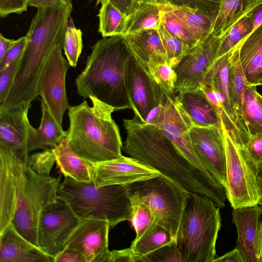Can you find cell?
Listing matches in <instances>:
<instances>
[{
	"instance_id": "5b68a950",
	"label": "cell",
	"mask_w": 262,
	"mask_h": 262,
	"mask_svg": "<svg viewBox=\"0 0 262 262\" xmlns=\"http://www.w3.org/2000/svg\"><path fill=\"white\" fill-rule=\"evenodd\" d=\"M220 208L206 195L189 192L176 238L184 262H213L221 229Z\"/></svg>"
},
{
	"instance_id": "8fae6325",
	"label": "cell",
	"mask_w": 262,
	"mask_h": 262,
	"mask_svg": "<svg viewBox=\"0 0 262 262\" xmlns=\"http://www.w3.org/2000/svg\"><path fill=\"white\" fill-rule=\"evenodd\" d=\"M80 221L69 206L58 199L56 202L46 207L40 215L38 247L54 259L66 248Z\"/></svg>"
},
{
	"instance_id": "9c48e42d",
	"label": "cell",
	"mask_w": 262,
	"mask_h": 262,
	"mask_svg": "<svg viewBox=\"0 0 262 262\" xmlns=\"http://www.w3.org/2000/svg\"><path fill=\"white\" fill-rule=\"evenodd\" d=\"M226 156V193L233 209L262 205V189L257 169L222 120Z\"/></svg>"
},
{
	"instance_id": "8d00e7d4",
	"label": "cell",
	"mask_w": 262,
	"mask_h": 262,
	"mask_svg": "<svg viewBox=\"0 0 262 262\" xmlns=\"http://www.w3.org/2000/svg\"><path fill=\"white\" fill-rule=\"evenodd\" d=\"M158 31L166 52L167 63L174 68L192 47L169 33L161 24Z\"/></svg>"
},
{
	"instance_id": "f6af8a7d",
	"label": "cell",
	"mask_w": 262,
	"mask_h": 262,
	"mask_svg": "<svg viewBox=\"0 0 262 262\" xmlns=\"http://www.w3.org/2000/svg\"><path fill=\"white\" fill-rule=\"evenodd\" d=\"M241 146L258 170L262 166V134L249 137Z\"/></svg>"
},
{
	"instance_id": "5bb4252c",
	"label": "cell",
	"mask_w": 262,
	"mask_h": 262,
	"mask_svg": "<svg viewBox=\"0 0 262 262\" xmlns=\"http://www.w3.org/2000/svg\"><path fill=\"white\" fill-rule=\"evenodd\" d=\"M27 166L28 163L0 141V231L13 220Z\"/></svg>"
},
{
	"instance_id": "603a6c76",
	"label": "cell",
	"mask_w": 262,
	"mask_h": 262,
	"mask_svg": "<svg viewBox=\"0 0 262 262\" xmlns=\"http://www.w3.org/2000/svg\"><path fill=\"white\" fill-rule=\"evenodd\" d=\"M247 84L262 81V21L236 46Z\"/></svg>"
},
{
	"instance_id": "7bdbcfd3",
	"label": "cell",
	"mask_w": 262,
	"mask_h": 262,
	"mask_svg": "<svg viewBox=\"0 0 262 262\" xmlns=\"http://www.w3.org/2000/svg\"><path fill=\"white\" fill-rule=\"evenodd\" d=\"M55 163V158L52 149H46L29 156L28 164L37 173L49 176Z\"/></svg>"
},
{
	"instance_id": "ac0fdd59",
	"label": "cell",
	"mask_w": 262,
	"mask_h": 262,
	"mask_svg": "<svg viewBox=\"0 0 262 262\" xmlns=\"http://www.w3.org/2000/svg\"><path fill=\"white\" fill-rule=\"evenodd\" d=\"M110 228L107 221L82 220L70 237L66 247L79 251L84 256L86 262H106L110 252L108 249Z\"/></svg>"
},
{
	"instance_id": "db71d44e",
	"label": "cell",
	"mask_w": 262,
	"mask_h": 262,
	"mask_svg": "<svg viewBox=\"0 0 262 262\" xmlns=\"http://www.w3.org/2000/svg\"><path fill=\"white\" fill-rule=\"evenodd\" d=\"M61 0H29V6L38 8L52 6Z\"/></svg>"
},
{
	"instance_id": "91938a15",
	"label": "cell",
	"mask_w": 262,
	"mask_h": 262,
	"mask_svg": "<svg viewBox=\"0 0 262 262\" xmlns=\"http://www.w3.org/2000/svg\"><path fill=\"white\" fill-rule=\"evenodd\" d=\"M258 85H262V81L258 82L257 86Z\"/></svg>"
},
{
	"instance_id": "44dd1931",
	"label": "cell",
	"mask_w": 262,
	"mask_h": 262,
	"mask_svg": "<svg viewBox=\"0 0 262 262\" xmlns=\"http://www.w3.org/2000/svg\"><path fill=\"white\" fill-rule=\"evenodd\" d=\"M31 107L24 106L0 111V141L9 146L16 155L28 163V139L31 125L28 118Z\"/></svg>"
},
{
	"instance_id": "681fc988",
	"label": "cell",
	"mask_w": 262,
	"mask_h": 262,
	"mask_svg": "<svg viewBox=\"0 0 262 262\" xmlns=\"http://www.w3.org/2000/svg\"><path fill=\"white\" fill-rule=\"evenodd\" d=\"M54 262H86V260L79 251L66 247L54 257Z\"/></svg>"
},
{
	"instance_id": "f546056e",
	"label": "cell",
	"mask_w": 262,
	"mask_h": 262,
	"mask_svg": "<svg viewBox=\"0 0 262 262\" xmlns=\"http://www.w3.org/2000/svg\"><path fill=\"white\" fill-rule=\"evenodd\" d=\"M165 10V6L163 5L137 2L131 14L127 16L124 35L146 29H158L162 13Z\"/></svg>"
},
{
	"instance_id": "e575fe53",
	"label": "cell",
	"mask_w": 262,
	"mask_h": 262,
	"mask_svg": "<svg viewBox=\"0 0 262 262\" xmlns=\"http://www.w3.org/2000/svg\"><path fill=\"white\" fill-rule=\"evenodd\" d=\"M254 19V10L243 17L221 38L217 59L230 51L252 32Z\"/></svg>"
},
{
	"instance_id": "d6986e66",
	"label": "cell",
	"mask_w": 262,
	"mask_h": 262,
	"mask_svg": "<svg viewBox=\"0 0 262 262\" xmlns=\"http://www.w3.org/2000/svg\"><path fill=\"white\" fill-rule=\"evenodd\" d=\"M261 215L260 205L233 209L232 212V223L237 232L236 247L246 262H259Z\"/></svg>"
},
{
	"instance_id": "6f0895ef",
	"label": "cell",
	"mask_w": 262,
	"mask_h": 262,
	"mask_svg": "<svg viewBox=\"0 0 262 262\" xmlns=\"http://www.w3.org/2000/svg\"><path fill=\"white\" fill-rule=\"evenodd\" d=\"M257 97L258 98V101L262 106V95H261L258 92L256 93Z\"/></svg>"
},
{
	"instance_id": "d4e9b609",
	"label": "cell",
	"mask_w": 262,
	"mask_h": 262,
	"mask_svg": "<svg viewBox=\"0 0 262 262\" xmlns=\"http://www.w3.org/2000/svg\"><path fill=\"white\" fill-rule=\"evenodd\" d=\"M41 119L38 128L32 125L29 130L28 150L52 149L67 135L54 118L45 102L41 100Z\"/></svg>"
},
{
	"instance_id": "6da1fadb",
	"label": "cell",
	"mask_w": 262,
	"mask_h": 262,
	"mask_svg": "<svg viewBox=\"0 0 262 262\" xmlns=\"http://www.w3.org/2000/svg\"><path fill=\"white\" fill-rule=\"evenodd\" d=\"M127 133L123 150L157 170L188 192L206 195L220 208L227 200L225 188L208 172L193 165L156 125L136 117L124 119Z\"/></svg>"
},
{
	"instance_id": "3957f363",
	"label": "cell",
	"mask_w": 262,
	"mask_h": 262,
	"mask_svg": "<svg viewBox=\"0 0 262 262\" xmlns=\"http://www.w3.org/2000/svg\"><path fill=\"white\" fill-rule=\"evenodd\" d=\"M85 66L75 80L77 93L83 98L94 97L115 111L132 109L125 80V68L132 53L124 35L97 41Z\"/></svg>"
},
{
	"instance_id": "11a10c76",
	"label": "cell",
	"mask_w": 262,
	"mask_h": 262,
	"mask_svg": "<svg viewBox=\"0 0 262 262\" xmlns=\"http://www.w3.org/2000/svg\"><path fill=\"white\" fill-rule=\"evenodd\" d=\"M259 262H262V220L259 231Z\"/></svg>"
},
{
	"instance_id": "d6a6232c",
	"label": "cell",
	"mask_w": 262,
	"mask_h": 262,
	"mask_svg": "<svg viewBox=\"0 0 262 262\" xmlns=\"http://www.w3.org/2000/svg\"><path fill=\"white\" fill-rule=\"evenodd\" d=\"M174 240L168 230L158 224L144 236L133 241L130 248L137 256L138 261H142L144 256Z\"/></svg>"
},
{
	"instance_id": "b9f144b4",
	"label": "cell",
	"mask_w": 262,
	"mask_h": 262,
	"mask_svg": "<svg viewBox=\"0 0 262 262\" xmlns=\"http://www.w3.org/2000/svg\"><path fill=\"white\" fill-rule=\"evenodd\" d=\"M184 262L176 240L144 256L142 262Z\"/></svg>"
},
{
	"instance_id": "9f6ffc18",
	"label": "cell",
	"mask_w": 262,
	"mask_h": 262,
	"mask_svg": "<svg viewBox=\"0 0 262 262\" xmlns=\"http://www.w3.org/2000/svg\"><path fill=\"white\" fill-rule=\"evenodd\" d=\"M257 172H258V176L259 180H260V185H261V189H262V166L258 169ZM261 206H262V205H261Z\"/></svg>"
},
{
	"instance_id": "ba28073f",
	"label": "cell",
	"mask_w": 262,
	"mask_h": 262,
	"mask_svg": "<svg viewBox=\"0 0 262 262\" xmlns=\"http://www.w3.org/2000/svg\"><path fill=\"white\" fill-rule=\"evenodd\" d=\"M61 178V175L54 178L38 174L28 164L11 223L21 235L37 246L40 215L46 207L58 201Z\"/></svg>"
},
{
	"instance_id": "f35d334b",
	"label": "cell",
	"mask_w": 262,
	"mask_h": 262,
	"mask_svg": "<svg viewBox=\"0 0 262 262\" xmlns=\"http://www.w3.org/2000/svg\"><path fill=\"white\" fill-rule=\"evenodd\" d=\"M82 33L76 28L73 20H68L63 45V50L70 66L76 67L83 48Z\"/></svg>"
},
{
	"instance_id": "9a60e30c",
	"label": "cell",
	"mask_w": 262,
	"mask_h": 262,
	"mask_svg": "<svg viewBox=\"0 0 262 262\" xmlns=\"http://www.w3.org/2000/svg\"><path fill=\"white\" fill-rule=\"evenodd\" d=\"M125 80L135 117L146 123L149 113L163 103L167 96L158 84L139 66L132 54L125 65Z\"/></svg>"
},
{
	"instance_id": "f1b7e54d",
	"label": "cell",
	"mask_w": 262,
	"mask_h": 262,
	"mask_svg": "<svg viewBox=\"0 0 262 262\" xmlns=\"http://www.w3.org/2000/svg\"><path fill=\"white\" fill-rule=\"evenodd\" d=\"M262 5V0H222L211 33L221 38L243 17Z\"/></svg>"
},
{
	"instance_id": "680465c9",
	"label": "cell",
	"mask_w": 262,
	"mask_h": 262,
	"mask_svg": "<svg viewBox=\"0 0 262 262\" xmlns=\"http://www.w3.org/2000/svg\"><path fill=\"white\" fill-rule=\"evenodd\" d=\"M97 3H102L105 2L109 1L110 0H96Z\"/></svg>"
},
{
	"instance_id": "74e56055",
	"label": "cell",
	"mask_w": 262,
	"mask_h": 262,
	"mask_svg": "<svg viewBox=\"0 0 262 262\" xmlns=\"http://www.w3.org/2000/svg\"><path fill=\"white\" fill-rule=\"evenodd\" d=\"M131 221L136 231L137 241L152 230L158 223L151 210L145 204L131 202Z\"/></svg>"
},
{
	"instance_id": "7dc6e473",
	"label": "cell",
	"mask_w": 262,
	"mask_h": 262,
	"mask_svg": "<svg viewBox=\"0 0 262 262\" xmlns=\"http://www.w3.org/2000/svg\"><path fill=\"white\" fill-rule=\"evenodd\" d=\"M29 0H0V16L6 17L13 14H21L27 10Z\"/></svg>"
},
{
	"instance_id": "52a82bcc",
	"label": "cell",
	"mask_w": 262,
	"mask_h": 262,
	"mask_svg": "<svg viewBox=\"0 0 262 262\" xmlns=\"http://www.w3.org/2000/svg\"><path fill=\"white\" fill-rule=\"evenodd\" d=\"M127 187L130 201L146 205L176 239L189 192L161 174Z\"/></svg>"
},
{
	"instance_id": "f5cc1de1",
	"label": "cell",
	"mask_w": 262,
	"mask_h": 262,
	"mask_svg": "<svg viewBox=\"0 0 262 262\" xmlns=\"http://www.w3.org/2000/svg\"><path fill=\"white\" fill-rule=\"evenodd\" d=\"M17 39H8L0 34V60H1L8 51L16 43Z\"/></svg>"
},
{
	"instance_id": "1f68e13d",
	"label": "cell",
	"mask_w": 262,
	"mask_h": 262,
	"mask_svg": "<svg viewBox=\"0 0 262 262\" xmlns=\"http://www.w3.org/2000/svg\"><path fill=\"white\" fill-rule=\"evenodd\" d=\"M98 17V31L103 37L125 34L127 16L110 1L101 3Z\"/></svg>"
},
{
	"instance_id": "816d5d0a",
	"label": "cell",
	"mask_w": 262,
	"mask_h": 262,
	"mask_svg": "<svg viewBox=\"0 0 262 262\" xmlns=\"http://www.w3.org/2000/svg\"><path fill=\"white\" fill-rule=\"evenodd\" d=\"M213 262H246L240 251L235 247L231 251L220 257H217Z\"/></svg>"
},
{
	"instance_id": "cb8c5ba5",
	"label": "cell",
	"mask_w": 262,
	"mask_h": 262,
	"mask_svg": "<svg viewBox=\"0 0 262 262\" xmlns=\"http://www.w3.org/2000/svg\"><path fill=\"white\" fill-rule=\"evenodd\" d=\"M174 99L193 126H221L220 117L202 90L180 92Z\"/></svg>"
},
{
	"instance_id": "7402d4cb",
	"label": "cell",
	"mask_w": 262,
	"mask_h": 262,
	"mask_svg": "<svg viewBox=\"0 0 262 262\" xmlns=\"http://www.w3.org/2000/svg\"><path fill=\"white\" fill-rule=\"evenodd\" d=\"M0 262H54L15 229L12 223L0 231Z\"/></svg>"
},
{
	"instance_id": "7c38bea8",
	"label": "cell",
	"mask_w": 262,
	"mask_h": 262,
	"mask_svg": "<svg viewBox=\"0 0 262 262\" xmlns=\"http://www.w3.org/2000/svg\"><path fill=\"white\" fill-rule=\"evenodd\" d=\"M63 45L59 43L54 48L37 83L38 96L61 126L64 113L71 106L68 102L66 85L70 64L62 55Z\"/></svg>"
},
{
	"instance_id": "83f0119b",
	"label": "cell",
	"mask_w": 262,
	"mask_h": 262,
	"mask_svg": "<svg viewBox=\"0 0 262 262\" xmlns=\"http://www.w3.org/2000/svg\"><path fill=\"white\" fill-rule=\"evenodd\" d=\"M256 85L246 84L243 99V115L238 127L242 146L251 136L262 134V106L257 97Z\"/></svg>"
},
{
	"instance_id": "4fadbf2b",
	"label": "cell",
	"mask_w": 262,
	"mask_h": 262,
	"mask_svg": "<svg viewBox=\"0 0 262 262\" xmlns=\"http://www.w3.org/2000/svg\"><path fill=\"white\" fill-rule=\"evenodd\" d=\"M221 38L211 33L193 47L173 68L177 75L174 94L201 89L217 59Z\"/></svg>"
},
{
	"instance_id": "4dcf8cb0",
	"label": "cell",
	"mask_w": 262,
	"mask_h": 262,
	"mask_svg": "<svg viewBox=\"0 0 262 262\" xmlns=\"http://www.w3.org/2000/svg\"><path fill=\"white\" fill-rule=\"evenodd\" d=\"M167 8L198 42L203 40L211 33L214 19L207 15L189 8Z\"/></svg>"
},
{
	"instance_id": "ab89813d",
	"label": "cell",
	"mask_w": 262,
	"mask_h": 262,
	"mask_svg": "<svg viewBox=\"0 0 262 262\" xmlns=\"http://www.w3.org/2000/svg\"><path fill=\"white\" fill-rule=\"evenodd\" d=\"M161 24L169 33L183 40L192 47L198 43L184 25L166 7L162 13Z\"/></svg>"
},
{
	"instance_id": "d590c367",
	"label": "cell",
	"mask_w": 262,
	"mask_h": 262,
	"mask_svg": "<svg viewBox=\"0 0 262 262\" xmlns=\"http://www.w3.org/2000/svg\"><path fill=\"white\" fill-rule=\"evenodd\" d=\"M137 2L154 3L168 8H189L204 13L215 20L222 0H137Z\"/></svg>"
},
{
	"instance_id": "f907efd6",
	"label": "cell",
	"mask_w": 262,
	"mask_h": 262,
	"mask_svg": "<svg viewBox=\"0 0 262 262\" xmlns=\"http://www.w3.org/2000/svg\"><path fill=\"white\" fill-rule=\"evenodd\" d=\"M109 1L126 16L131 14L137 2V0H110Z\"/></svg>"
},
{
	"instance_id": "ee69618b",
	"label": "cell",
	"mask_w": 262,
	"mask_h": 262,
	"mask_svg": "<svg viewBox=\"0 0 262 262\" xmlns=\"http://www.w3.org/2000/svg\"><path fill=\"white\" fill-rule=\"evenodd\" d=\"M21 57L13 61L7 68L0 72V104L5 100L9 93Z\"/></svg>"
},
{
	"instance_id": "277c9868",
	"label": "cell",
	"mask_w": 262,
	"mask_h": 262,
	"mask_svg": "<svg viewBox=\"0 0 262 262\" xmlns=\"http://www.w3.org/2000/svg\"><path fill=\"white\" fill-rule=\"evenodd\" d=\"M68 110L69 127L66 139L82 159L94 164L122 156L119 128L112 118L115 110L100 100L90 98Z\"/></svg>"
},
{
	"instance_id": "4316f807",
	"label": "cell",
	"mask_w": 262,
	"mask_h": 262,
	"mask_svg": "<svg viewBox=\"0 0 262 262\" xmlns=\"http://www.w3.org/2000/svg\"><path fill=\"white\" fill-rule=\"evenodd\" d=\"M229 94L232 115L238 130L243 115L244 94L247 82L235 46L230 52L228 61Z\"/></svg>"
},
{
	"instance_id": "30bf717a",
	"label": "cell",
	"mask_w": 262,
	"mask_h": 262,
	"mask_svg": "<svg viewBox=\"0 0 262 262\" xmlns=\"http://www.w3.org/2000/svg\"><path fill=\"white\" fill-rule=\"evenodd\" d=\"M167 96L163 103L149 113L146 123L158 126L193 165L209 172L193 149L189 131L193 126L190 120L175 101L174 97Z\"/></svg>"
},
{
	"instance_id": "484cf974",
	"label": "cell",
	"mask_w": 262,
	"mask_h": 262,
	"mask_svg": "<svg viewBox=\"0 0 262 262\" xmlns=\"http://www.w3.org/2000/svg\"><path fill=\"white\" fill-rule=\"evenodd\" d=\"M52 149L56 165L64 177L79 182L90 183L92 181V164L80 158L69 144L66 138Z\"/></svg>"
},
{
	"instance_id": "e0dca14e",
	"label": "cell",
	"mask_w": 262,
	"mask_h": 262,
	"mask_svg": "<svg viewBox=\"0 0 262 262\" xmlns=\"http://www.w3.org/2000/svg\"><path fill=\"white\" fill-rule=\"evenodd\" d=\"M92 180L97 187L128 184L159 176L157 170L123 156L92 164Z\"/></svg>"
},
{
	"instance_id": "2e32d148",
	"label": "cell",
	"mask_w": 262,
	"mask_h": 262,
	"mask_svg": "<svg viewBox=\"0 0 262 262\" xmlns=\"http://www.w3.org/2000/svg\"><path fill=\"white\" fill-rule=\"evenodd\" d=\"M189 131L196 155L213 177L225 189L226 156L221 125L192 126Z\"/></svg>"
},
{
	"instance_id": "bcb514c9",
	"label": "cell",
	"mask_w": 262,
	"mask_h": 262,
	"mask_svg": "<svg viewBox=\"0 0 262 262\" xmlns=\"http://www.w3.org/2000/svg\"><path fill=\"white\" fill-rule=\"evenodd\" d=\"M27 45L26 35L17 39L16 43L0 60V72L7 68L12 62L22 57Z\"/></svg>"
},
{
	"instance_id": "836d02e7",
	"label": "cell",
	"mask_w": 262,
	"mask_h": 262,
	"mask_svg": "<svg viewBox=\"0 0 262 262\" xmlns=\"http://www.w3.org/2000/svg\"><path fill=\"white\" fill-rule=\"evenodd\" d=\"M230 52V51L216 60L208 73L205 82L211 83L218 92L222 99L226 111L235 123L229 94L228 61Z\"/></svg>"
},
{
	"instance_id": "ffe728a7",
	"label": "cell",
	"mask_w": 262,
	"mask_h": 262,
	"mask_svg": "<svg viewBox=\"0 0 262 262\" xmlns=\"http://www.w3.org/2000/svg\"><path fill=\"white\" fill-rule=\"evenodd\" d=\"M123 35L137 63L150 77L156 67L167 63L158 29H146Z\"/></svg>"
},
{
	"instance_id": "8992f818",
	"label": "cell",
	"mask_w": 262,
	"mask_h": 262,
	"mask_svg": "<svg viewBox=\"0 0 262 262\" xmlns=\"http://www.w3.org/2000/svg\"><path fill=\"white\" fill-rule=\"evenodd\" d=\"M57 194L81 220L107 221L111 228L123 221H131L132 204L127 185L97 187L93 180L79 182L64 177Z\"/></svg>"
},
{
	"instance_id": "c3c4849f",
	"label": "cell",
	"mask_w": 262,
	"mask_h": 262,
	"mask_svg": "<svg viewBox=\"0 0 262 262\" xmlns=\"http://www.w3.org/2000/svg\"><path fill=\"white\" fill-rule=\"evenodd\" d=\"M137 262L138 259L130 247L123 250L110 251L106 262Z\"/></svg>"
},
{
	"instance_id": "7a4b0ae2",
	"label": "cell",
	"mask_w": 262,
	"mask_h": 262,
	"mask_svg": "<svg viewBox=\"0 0 262 262\" xmlns=\"http://www.w3.org/2000/svg\"><path fill=\"white\" fill-rule=\"evenodd\" d=\"M73 10L72 0H61L40 8L32 20L26 36L27 45L9 93L0 110L31 106L37 95L40 74L54 48L63 45L65 32Z\"/></svg>"
},
{
	"instance_id": "60d3db41",
	"label": "cell",
	"mask_w": 262,
	"mask_h": 262,
	"mask_svg": "<svg viewBox=\"0 0 262 262\" xmlns=\"http://www.w3.org/2000/svg\"><path fill=\"white\" fill-rule=\"evenodd\" d=\"M150 77L167 96L174 97L177 75L172 67L167 63L159 65L153 70Z\"/></svg>"
}]
</instances>
